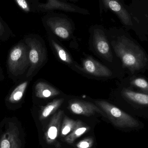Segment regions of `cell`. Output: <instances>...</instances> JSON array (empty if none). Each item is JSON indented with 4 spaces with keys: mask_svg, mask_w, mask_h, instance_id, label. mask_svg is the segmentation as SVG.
I'll return each instance as SVG.
<instances>
[{
    "mask_svg": "<svg viewBox=\"0 0 148 148\" xmlns=\"http://www.w3.org/2000/svg\"><path fill=\"white\" fill-rule=\"evenodd\" d=\"M17 5L25 13L35 12L29 0H14Z\"/></svg>",
    "mask_w": 148,
    "mask_h": 148,
    "instance_id": "44dd1931",
    "label": "cell"
},
{
    "mask_svg": "<svg viewBox=\"0 0 148 148\" xmlns=\"http://www.w3.org/2000/svg\"><path fill=\"white\" fill-rule=\"evenodd\" d=\"M112 99L116 103H124L135 109H144L148 106V94L127 86H121L114 92Z\"/></svg>",
    "mask_w": 148,
    "mask_h": 148,
    "instance_id": "8992f818",
    "label": "cell"
},
{
    "mask_svg": "<svg viewBox=\"0 0 148 148\" xmlns=\"http://www.w3.org/2000/svg\"><path fill=\"white\" fill-rule=\"evenodd\" d=\"M89 127L80 120H77L75 127L73 131L65 137L66 142L69 144L73 143L77 138L85 134Z\"/></svg>",
    "mask_w": 148,
    "mask_h": 148,
    "instance_id": "9a60e30c",
    "label": "cell"
},
{
    "mask_svg": "<svg viewBox=\"0 0 148 148\" xmlns=\"http://www.w3.org/2000/svg\"><path fill=\"white\" fill-rule=\"evenodd\" d=\"M91 50L107 63L113 64L114 56L107 35V29L101 25H92L89 29Z\"/></svg>",
    "mask_w": 148,
    "mask_h": 148,
    "instance_id": "7a4b0ae2",
    "label": "cell"
},
{
    "mask_svg": "<svg viewBox=\"0 0 148 148\" xmlns=\"http://www.w3.org/2000/svg\"><path fill=\"white\" fill-rule=\"evenodd\" d=\"M92 101L106 114L107 118L114 126L120 128L139 127L137 120L109 102L102 99H94Z\"/></svg>",
    "mask_w": 148,
    "mask_h": 148,
    "instance_id": "5b68a950",
    "label": "cell"
},
{
    "mask_svg": "<svg viewBox=\"0 0 148 148\" xmlns=\"http://www.w3.org/2000/svg\"><path fill=\"white\" fill-rule=\"evenodd\" d=\"M128 80L127 86L132 88L137 91L148 94V83L147 81L142 77L136 76L132 75Z\"/></svg>",
    "mask_w": 148,
    "mask_h": 148,
    "instance_id": "2e32d148",
    "label": "cell"
},
{
    "mask_svg": "<svg viewBox=\"0 0 148 148\" xmlns=\"http://www.w3.org/2000/svg\"><path fill=\"white\" fill-rule=\"evenodd\" d=\"M81 60L82 66L79 73L99 79H108L114 77L113 71L90 56L86 55Z\"/></svg>",
    "mask_w": 148,
    "mask_h": 148,
    "instance_id": "8fae6325",
    "label": "cell"
},
{
    "mask_svg": "<svg viewBox=\"0 0 148 148\" xmlns=\"http://www.w3.org/2000/svg\"><path fill=\"white\" fill-rule=\"evenodd\" d=\"M93 140L92 139L87 138L80 141L77 143L76 147L77 148H89L93 145Z\"/></svg>",
    "mask_w": 148,
    "mask_h": 148,
    "instance_id": "7402d4cb",
    "label": "cell"
},
{
    "mask_svg": "<svg viewBox=\"0 0 148 148\" xmlns=\"http://www.w3.org/2000/svg\"><path fill=\"white\" fill-rule=\"evenodd\" d=\"M100 15L111 11L116 15L127 31L134 30V24L127 5L123 0H99Z\"/></svg>",
    "mask_w": 148,
    "mask_h": 148,
    "instance_id": "52a82bcc",
    "label": "cell"
},
{
    "mask_svg": "<svg viewBox=\"0 0 148 148\" xmlns=\"http://www.w3.org/2000/svg\"><path fill=\"white\" fill-rule=\"evenodd\" d=\"M25 42L29 47L28 59L30 66L27 74V77H28L46 61L47 52L42 43L37 38L28 37Z\"/></svg>",
    "mask_w": 148,
    "mask_h": 148,
    "instance_id": "30bf717a",
    "label": "cell"
},
{
    "mask_svg": "<svg viewBox=\"0 0 148 148\" xmlns=\"http://www.w3.org/2000/svg\"><path fill=\"white\" fill-rule=\"evenodd\" d=\"M76 122V121L65 116L63 117L61 131L62 136H66L71 133L75 127Z\"/></svg>",
    "mask_w": 148,
    "mask_h": 148,
    "instance_id": "ffe728a7",
    "label": "cell"
},
{
    "mask_svg": "<svg viewBox=\"0 0 148 148\" xmlns=\"http://www.w3.org/2000/svg\"><path fill=\"white\" fill-rule=\"evenodd\" d=\"M1 148H10V144L9 142L7 140H4L1 142Z\"/></svg>",
    "mask_w": 148,
    "mask_h": 148,
    "instance_id": "603a6c76",
    "label": "cell"
},
{
    "mask_svg": "<svg viewBox=\"0 0 148 148\" xmlns=\"http://www.w3.org/2000/svg\"><path fill=\"white\" fill-rule=\"evenodd\" d=\"M28 85V82H24L17 86L13 90L9 97V101L11 103L20 101L24 95Z\"/></svg>",
    "mask_w": 148,
    "mask_h": 148,
    "instance_id": "d6986e66",
    "label": "cell"
},
{
    "mask_svg": "<svg viewBox=\"0 0 148 148\" xmlns=\"http://www.w3.org/2000/svg\"><path fill=\"white\" fill-rule=\"evenodd\" d=\"M50 44L58 60L74 71L79 73L81 66L73 59L70 52L56 39L50 37Z\"/></svg>",
    "mask_w": 148,
    "mask_h": 148,
    "instance_id": "4fadbf2b",
    "label": "cell"
},
{
    "mask_svg": "<svg viewBox=\"0 0 148 148\" xmlns=\"http://www.w3.org/2000/svg\"><path fill=\"white\" fill-rule=\"evenodd\" d=\"M134 24V31L141 40H147L148 34V0H131L127 5Z\"/></svg>",
    "mask_w": 148,
    "mask_h": 148,
    "instance_id": "277c9868",
    "label": "cell"
},
{
    "mask_svg": "<svg viewBox=\"0 0 148 148\" xmlns=\"http://www.w3.org/2000/svg\"><path fill=\"white\" fill-rule=\"evenodd\" d=\"M67 103L68 109L74 114L90 116L99 114L107 118L106 114L93 102L71 98L68 100Z\"/></svg>",
    "mask_w": 148,
    "mask_h": 148,
    "instance_id": "7c38bea8",
    "label": "cell"
},
{
    "mask_svg": "<svg viewBox=\"0 0 148 148\" xmlns=\"http://www.w3.org/2000/svg\"><path fill=\"white\" fill-rule=\"evenodd\" d=\"M65 101V97H60L54 99L51 102L48 103L43 108L41 114V118H47L55 112L64 103Z\"/></svg>",
    "mask_w": 148,
    "mask_h": 148,
    "instance_id": "ac0fdd59",
    "label": "cell"
},
{
    "mask_svg": "<svg viewBox=\"0 0 148 148\" xmlns=\"http://www.w3.org/2000/svg\"><path fill=\"white\" fill-rule=\"evenodd\" d=\"M61 1H70L71 2L75 3L78 1L79 0H61Z\"/></svg>",
    "mask_w": 148,
    "mask_h": 148,
    "instance_id": "d4e9b609",
    "label": "cell"
},
{
    "mask_svg": "<svg viewBox=\"0 0 148 148\" xmlns=\"http://www.w3.org/2000/svg\"><path fill=\"white\" fill-rule=\"evenodd\" d=\"M63 114V110H59L52 118L51 126L48 131V136L50 140H54L57 138Z\"/></svg>",
    "mask_w": 148,
    "mask_h": 148,
    "instance_id": "e0dca14e",
    "label": "cell"
},
{
    "mask_svg": "<svg viewBox=\"0 0 148 148\" xmlns=\"http://www.w3.org/2000/svg\"><path fill=\"white\" fill-rule=\"evenodd\" d=\"M34 11L43 12H51L55 10H61L68 13L81 14H90L88 10L81 8L73 3L61 0H47L45 3H40L36 0H29Z\"/></svg>",
    "mask_w": 148,
    "mask_h": 148,
    "instance_id": "9c48e42d",
    "label": "cell"
},
{
    "mask_svg": "<svg viewBox=\"0 0 148 148\" xmlns=\"http://www.w3.org/2000/svg\"><path fill=\"white\" fill-rule=\"evenodd\" d=\"M43 22L45 27L60 40L68 41L74 38L75 24L67 15L50 13L43 16Z\"/></svg>",
    "mask_w": 148,
    "mask_h": 148,
    "instance_id": "3957f363",
    "label": "cell"
},
{
    "mask_svg": "<svg viewBox=\"0 0 148 148\" xmlns=\"http://www.w3.org/2000/svg\"><path fill=\"white\" fill-rule=\"evenodd\" d=\"M29 64L28 51L24 43H19L10 50L8 58L10 72L14 76L24 73Z\"/></svg>",
    "mask_w": 148,
    "mask_h": 148,
    "instance_id": "ba28073f",
    "label": "cell"
},
{
    "mask_svg": "<svg viewBox=\"0 0 148 148\" xmlns=\"http://www.w3.org/2000/svg\"><path fill=\"white\" fill-rule=\"evenodd\" d=\"M35 94L38 98L48 99L60 95L61 91L52 85L43 82H39L35 86Z\"/></svg>",
    "mask_w": 148,
    "mask_h": 148,
    "instance_id": "5bb4252c",
    "label": "cell"
},
{
    "mask_svg": "<svg viewBox=\"0 0 148 148\" xmlns=\"http://www.w3.org/2000/svg\"><path fill=\"white\" fill-rule=\"evenodd\" d=\"M107 35L114 53L127 73L135 75L145 71L148 66L147 55L127 30L113 27L107 29Z\"/></svg>",
    "mask_w": 148,
    "mask_h": 148,
    "instance_id": "6da1fadb",
    "label": "cell"
},
{
    "mask_svg": "<svg viewBox=\"0 0 148 148\" xmlns=\"http://www.w3.org/2000/svg\"><path fill=\"white\" fill-rule=\"evenodd\" d=\"M5 32V27L3 25L2 21L0 18V36H1L4 34Z\"/></svg>",
    "mask_w": 148,
    "mask_h": 148,
    "instance_id": "cb8c5ba5",
    "label": "cell"
}]
</instances>
